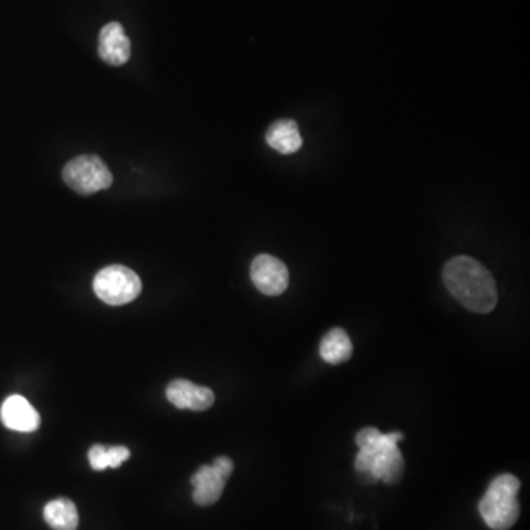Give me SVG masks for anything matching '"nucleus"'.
<instances>
[{
  "mask_svg": "<svg viewBox=\"0 0 530 530\" xmlns=\"http://www.w3.org/2000/svg\"><path fill=\"white\" fill-rule=\"evenodd\" d=\"M443 281L452 297L473 313H491L498 302V290L492 274L475 258L450 260L443 267Z\"/></svg>",
  "mask_w": 530,
  "mask_h": 530,
  "instance_id": "obj_1",
  "label": "nucleus"
},
{
  "mask_svg": "<svg viewBox=\"0 0 530 530\" xmlns=\"http://www.w3.org/2000/svg\"><path fill=\"white\" fill-rule=\"evenodd\" d=\"M404 436L400 431L380 433L379 440L370 447L360 448L356 455L355 470L368 482L383 480L388 485L400 482L404 475V457L398 448V440Z\"/></svg>",
  "mask_w": 530,
  "mask_h": 530,
  "instance_id": "obj_2",
  "label": "nucleus"
},
{
  "mask_svg": "<svg viewBox=\"0 0 530 530\" xmlns=\"http://www.w3.org/2000/svg\"><path fill=\"white\" fill-rule=\"evenodd\" d=\"M520 482L513 475H499L492 480L479 503V513L492 530H508L520 516L517 494Z\"/></svg>",
  "mask_w": 530,
  "mask_h": 530,
  "instance_id": "obj_3",
  "label": "nucleus"
},
{
  "mask_svg": "<svg viewBox=\"0 0 530 530\" xmlns=\"http://www.w3.org/2000/svg\"><path fill=\"white\" fill-rule=\"evenodd\" d=\"M96 297L105 304L119 307L135 301L142 292V281L133 270L124 265H109L100 270L93 280Z\"/></svg>",
  "mask_w": 530,
  "mask_h": 530,
  "instance_id": "obj_4",
  "label": "nucleus"
},
{
  "mask_svg": "<svg viewBox=\"0 0 530 530\" xmlns=\"http://www.w3.org/2000/svg\"><path fill=\"white\" fill-rule=\"evenodd\" d=\"M63 180L80 194H93L112 185V173L96 155H81L63 168Z\"/></svg>",
  "mask_w": 530,
  "mask_h": 530,
  "instance_id": "obj_5",
  "label": "nucleus"
},
{
  "mask_svg": "<svg viewBox=\"0 0 530 530\" xmlns=\"http://www.w3.org/2000/svg\"><path fill=\"white\" fill-rule=\"evenodd\" d=\"M251 279L260 292L279 297L289 286V270L279 258L262 253L251 264Z\"/></svg>",
  "mask_w": 530,
  "mask_h": 530,
  "instance_id": "obj_6",
  "label": "nucleus"
},
{
  "mask_svg": "<svg viewBox=\"0 0 530 530\" xmlns=\"http://www.w3.org/2000/svg\"><path fill=\"white\" fill-rule=\"evenodd\" d=\"M171 404L180 410L205 412L213 407L215 401L214 392L205 386L192 383L189 380H173L166 391Z\"/></svg>",
  "mask_w": 530,
  "mask_h": 530,
  "instance_id": "obj_7",
  "label": "nucleus"
},
{
  "mask_svg": "<svg viewBox=\"0 0 530 530\" xmlns=\"http://www.w3.org/2000/svg\"><path fill=\"white\" fill-rule=\"evenodd\" d=\"M0 419L5 428L23 433H30L40 428L39 412L21 395L9 396L4 401L0 408Z\"/></svg>",
  "mask_w": 530,
  "mask_h": 530,
  "instance_id": "obj_8",
  "label": "nucleus"
},
{
  "mask_svg": "<svg viewBox=\"0 0 530 530\" xmlns=\"http://www.w3.org/2000/svg\"><path fill=\"white\" fill-rule=\"evenodd\" d=\"M99 55L105 62L114 67L124 65L130 60L131 44L119 23H109L99 34Z\"/></svg>",
  "mask_w": 530,
  "mask_h": 530,
  "instance_id": "obj_9",
  "label": "nucleus"
},
{
  "mask_svg": "<svg viewBox=\"0 0 530 530\" xmlns=\"http://www.w3.org/2000/svg\"><path fill=\"white\" fill-rule=\"evenodd\" d=\"M226 482L214 466H203L192 476L194 503L203 506L217 503L222 498Z\"/></svg>",
  "mask_w": 530,
  "mask_h": 530,
  "instance_id": "obj_10",
  "label": "nucleus"
},
{
  "mask_svg": "<svg viewBox=\"0 0 530 530\" xmlns=\"http://www.w3.org/2000/svg\"><path fill=\"white\" fill-rule=\"evenodd\" d=\"M265 140L270 147L283 155L295 154L304 145L302 136L299 135V127L293 119H279L271 124L265 135Z\"/></svg>",
  "mask_w": 530,
  "mask_h": 530,
  "instance_id": "obj_11",
  "label": "nucleus"
},
{
  "mask_svg": "<svg viewBox=\"0 0 530 530\" xmlns=\"http://www.w3.org/2000/svg\"><path fill=\"white\" fill-rule=\"evenodd\" d=\"M320 355L328 364H342L353 355V342L344 328H332L323 337L320 345Z\"/></svg>",
  "mask_w": 530,
  "mask_h": 530,
  "instance_id": "obj_12",
  "label": "nucleus"
},
{
  "mask_svg": "<svg viewBox=\"0 0 530 530\" xmlns=\"http://www.w3.org/2000/svg\"><path fill=\"white\" fill-rule=\"evenodd\" d=\"M44 520L53 530H77L79 511L71 499L56 498L44 506Z\"/></svg>",
  "mask_w": 530,
  "mask_h": 530,
  "instance_id": "obj_13",
  "label": "nucleus"
},
{
  "mask_svg": "<svg viewBox=\"0 0 530 530\" xmlns=\"http://www.w3.org/2000/svg\"><path fill=\"white\" fill-rule=\"evenodd\" d=\"M130 451L126 447H103L95 445L89 451V461L90 468L96 471H102L105 468H117L130 459Z\"/></svg>",
  "mask_w": 530,
  "mask_h": 530,
  "instance_id": "obj_14",
  "label": "nucleus"
},
{
  "mask_svg": "<svg viewBox=\"0 0 530 530\" xmlns=\"http://www.w3.org/2000/svg\"><path fill=\"white\" fill-rule=\"evenodd\" d=\"M213 466L226 480L229 479L230 476H232V471H233V461L229 457H218V459H214Z\"/></svg>",
  "mask_w": 530,
  "mask_h": 530,
  "instance_id": "obj_15",
  "label": "nucleus"
}]
</instances>
